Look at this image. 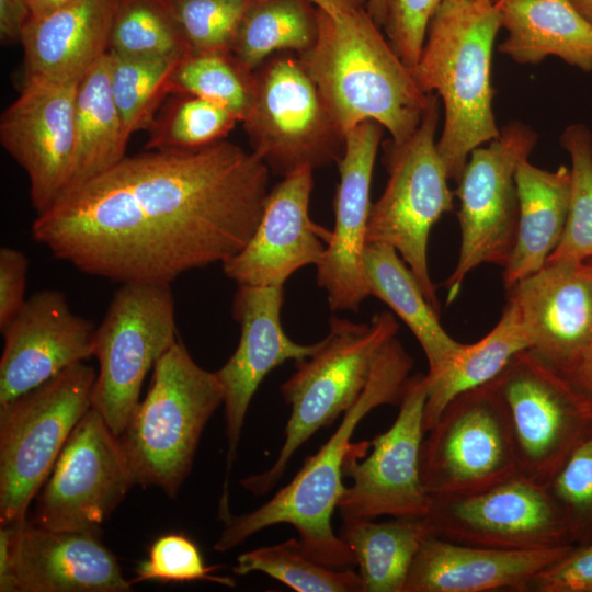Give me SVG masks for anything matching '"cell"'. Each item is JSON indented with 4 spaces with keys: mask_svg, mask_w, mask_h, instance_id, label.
I'll use <instances>...</instances> for the list:
<instances>
[{
    "mask_svg": "<svg viewBox=\"0 0 592 592\" xmlns=\"http://www.w3.org/2000/svg\"><path fill=\"white\" fill-rule=\"evenodd\" d=\"M269 175L254 152L226 140L126 156L36 215L32 237L82 273L171 285L248 243Z\"/></svg>",
    "mask_w": 592,
    "mask_h": 592,
    "instance_id": "1",
    "label": "cell"
},
{
    "mask_svg": "<svg viewBox=\"0 0 592 592\" xmlns=\"http://www.w3.org/2000/svg\"><path fill=\"white\" fill-rule=\"evenodd\" d=\"M412 367V357L396 335L387 340L357 400L293 480L250 513L231 515L229 510L219 513L225 526L214 549L225 553L265 527L286 523L297 530L303 550L314 560L338 569L355 566L353 551L331 525L332 513L345 490L343 464L361 420L379 406L400 403Z\"/></svg>",
    "mask_w": 592,
    "mask_h": 592,
    "instance_id": "2",
    "label": "cell"
},
{
    "mask_svg": "<svg viewBox=\"0 0 592 592\" xmlns=\"http://www.w3.org/2000/svg\"><path fill=\"white\" fill-rule=\"evenodd\" d=\"M318 20L314 45L296 55L343 134L374 121L396 143L411 136L421 122L428 94L366 9L341 16L319 9Z\"/></svg>",
    "mask_w": 592,
    "mask_h": 592,
    "instance_id": "3",
    "label": "cell"
},
{
    "mask_svg": "<svg viewBox=\"0 0 592 592\" xmlns=\"http://www.w3.org/2000/svg\"><path fill=\"white\" fill-rule=\"evenodd\" d=\"M501 18L493 0H448L434 12L411 73L443 104L436 140L448 179L459 180L470 152L499 136L492 101L493 44Z\"/></svg>",
    "mask_w": 592,
    "mask_h": 592,
    "instance_id": "4",
    "label": "cell"
},
{
    "mask_svg": "<svg viewBox=\"0 0 592 592\" xmlns=\"http://www.w3.org/2000/svg\"><path fill=\"white\" fill-rule=\"evenodd\" d=\"M223 402L216 372L197 365L177 341L155 363L148 392L118 436L135 483L174 497L191 470L205 425Z\"/></svg>",
    "mask_w": 592,
    "mask_h": 592,
    "instance_id": "5",
    "label": "cell"
},
{
    "mask_svg": "<svg viewBox=\"0 0 592 592\" xmlns=\"http://www.w3.org/2000/svg\"><path fill=\"white\" fill-rule=\"evenodd\" d=\"M398 328L396 318L388 311L375 314L369 322L331 316L329 332L321 339L319 349L297 361L295 372L281 386L292 410L277 458L267 470L241 480L244 489L263 496L275 487L294 453L357 400L375 357Z\"/></svg>",
    "mask_w": 592,
    "mask_h": 592,
    "instance_id": "6",
    "label": "cell"
},
{
    "mask_svg": "<svg viewBox=\"0 0 592 592\" xmlns=\"http://www.w3.org/2000/svg\"><path fill=\"white\" fill-rule=\"evenodd\" d=\"M440 107V98L428 94L424 113L413 134L400 143L390 138L384 143L388 181L371 206L366 227V243L395 248L437 312L440 303L428 262L429 237L442 215L453 209L455 195L436 147Z\"/></svg>",
    "mask_w": 592,
    "mask_h": 592,
    "instance_id": "7",
    "label": "cell"
},
{
    "mask_svg": "<svg viewBox=\"0 0 592 592\" xmlns=\"http://www.w3.org/2000/svg\"><path fill=\"white\" fill-rule=\"evenodd\" d=\"M95 371L73 364L0 405V522L20 525L71 431L91 408Z\"/></svg>",
    "mask_w": 592,
    "mask_h": 592,
    "instance_id": "8",
    "label": "cell"
},
{
    "mask_svg": "<svg viewBox=\"0 0 592 592\" xmlns=\"http://www.w3.org/2000/svg\"><path fill=\"white\" fill-rule=\"evenodd\" d=\"M253 103L242 122L252 152L285 177L309 166L337 163L345 135L294 53L270 57L255 71Z\"/></svg>",
    "mask_w": 592,
    "mask_h": 592,
    "instance_id": "9",
    "label": "cell"
},
{
    "mask_svg": "<svg viewBox=\"0 0 592 592\" xmlns=\"http://www.w3.org/2000/svg\"><path fill=\"white\" fill-rule=\"evenodd\" d=\"M177 341L170 285L122 284L95 329L99 374L91 395V408L117 437L139 402L149 368Z\"/></svg>",
    "mask_w": 592,
    "mask_h": 592,
    "instance_id": "10",
    "label": "cell"
},
{
    "mask_svg": "<svg viewBox=\"0 0 592 592\" xmlns=\"http://www.w3.org/2000/svg\"><path fill=\"white\" fill-rule=\"evenodd\" d=\"M493 383L508 410L517 475L545 486L592 433V398L530 350Z\"/></svg>",
    "mask_w": 592,
    "mask_h": 592,
    "instance_id": "11",
    "label": "cell"
},
{
    "mask_svg": "<svg viewBox=\"0 0 592 592\" xmlns=\"http://www.w3.org/2000/svg\"><path fill=\"white\" fill-rule=\"evenodd\" d=\"M428 432L420 469L430 497L476 493L517 476L511 423L493 379L452 399Z\"/></svg>",
    "mask_w": 592,
    "mask_h": 592,
    "instance_id": "12",
    "label": "cell"
},
{
    "mask_svg": "<svg viewBox=\"0 0 592 592\" xmlns=\"http://www.w3.org/2000/svg\"><path fill=\"white\" fill-rule=\"evenodd\" d=\"M538 140L530 125L510 121L498 137L475 148L457 181L460 249L445 285L455 300L466 276L483 263L505 265L516 235L519 198L515 173Z\"/></svg>",
    "mask_w": 592,
    "mask_h": 592,
    "instance_id": "13",
    "label": "cell"
},
{
    "mask_svg": "<svg viewBox=\"0 0 592 592\" xmlns=\"http://www.w3.org/2000/svg\"><path fill=\"white\" fill-rule=\"evenodd\" d=\"M429 391L426 375L409 378L392 425L372 441V453L362 462L358 452L369 444H353L343 464L352 479L338 508L343 520L378 516L424 517L431 506L420 469L423 415Z\"/></svg>",
    "mask_w": 592,
    "mask_h": 592,
    "instance_id": "14",
    "label": "cell"
},
{
    "mask_svg": "<svg viewBox=\"0 0 592 592\" xmlns=\"http://www.w3.org/2000/svg\"><path fill=\"white\" fill-rule=\"evenodd\" d=\"M135 480L118 437L90 408L66 441L44 482L34 524L98 534Z\"/></svg>",
    "mask_w": 592,
    "mask_h": 592,
    "instance_id": "15",
    "label": "cell"
},
{
    "mask_svg": "<svg viewBox=\"0 0 592 592\" xmlns=\"http://www.w3.org/2000/svg\"><path fill=\"white\" fill-rule=\"evenodd\" d=\"M431 499L430 533L449 542L501 550L573 546L545 486L519 475L476 493Z\"/></svg>",
    "mask_w": 592,
    "mask_h": 592,
    "instance_id": "16",
    "label": "cell"
},
{
    "mask_svg": "<svg viewBox=\"0 0 592 592\" xmlns=\"http://www.w3.org/2000/svg\"><path fill=\"white\" fill-rule=\"evenodd\" d=\"M78 83L24 77L18 98L0 117L1 146L25 171L36 215L69 185Z\"/></svg>",
    "mask_w": 592,
    "mask_h": 592,
    "instance_id": "17",
    "label": "cell"
},
{
    "mask_svg": "<svg viewBox=\"0 0 592 592\" xmlns=\"http://www.w3.org/2000/svg\"><path fill=\"white\" fill-rule=\"evenodd\" d=\"M384 127L365 121L345 134L337 162L334 228L317 266V284L327 292L331 310L358 311L371 295L364 266L366 227L371 212V183Z\"/></svg>",
    "mask_w": 592,
    "mask_h": 592,
    "instance_id": "18",
    "label": "cell"
},
{
    "mask_svg": "<svg viewBox=\"0 0 592 592\" xmlns=\"http://www.w3.org/2000/svg\"><path fill=\"white\" fill-rule=\"evenodd\" d=\"M95 329L71 310L62 292L34 293L1 330L0 405L93 356Z\"/></svg>",
    "mask_w": 592,
    "mask_h": 592,
    "instance_id": "19",
    "label": "cell"
},
{
    "mask_svg": "<svg viewBox=\"0 0 592 592\" xmlns=\"http://www.w3.org/2000/svg\"><path fill=\"white\" fill-rule=\"evenodd\" d=\"M284 286L238 285L232 299V317L240 326L238 346L216 371L224 389L227 475L236 458L246 414L264 377L288 360L312 355L321 340L312 344L294 342L284 332L281 309Z\"/></svg>",
    "mask_w": 592,
    "mask_h": 592,
    "instance_id": "20",
    "label": "cell"
},
{
    "mask_svg": "<svg viewBox=\"0 0 592 592\" xmlns=\"http://www.w3.org/2000/svg\"><path fill=\"white\" fill-rule=\"evenodd\" d=\"M314 169L300 167L269 191L260 223L248 243L224 262L238 285L278 286L299 269L321 260L330 232L309 216Z\"/></svg>",
    "mask_w": 592,
    "mask_h": 592,
    "instance_id": "21",
    "label": "cell"
},
{
    "mask_svg": "<svg viewBox=\"0 0 592 592\" xmlns=\"http://www.w3.org/2000/svg\"><path fill=\"white\" fill-rule=\"evenodd\" d=\"M528 350L568 376L592 341V281L582 261H547L508 289Z\"/></svg>",
    "mask_w": 592,
    "mask_h": 592,
    "instance_id": "22",
    "label": "cell"
},
{
    "mask_svg": "<svg viewBox=\"0 0 592 592\" xmlns=\"http://www.w3.org/2000/svg\"><path fill=\"white\" fill-rule=\"evenodd\" d=\"M12 572L20 592H128L114 555L98 534L15 526Z\"/></svg>",
    "mask_w": 592,
    "mask_h": 592,
    "instance_id": "23",
    "label": "cell"
},
{
    "mask_svg": "<svg viewBox=\"0 0 592 592\" xmlns=\"http://www.w3.org/2000/svg\"><path fill=\"white\" fill-rule=\"evenodd\" d=\"M573 547L501 550L429 534L417 551L403 592H530L535 578Z\"/></svg>",
    "mask_w": 592,
    "mask_h": 592,
    "instance_id": "24",
    "label": "cell"
},
{
    "mask_svg": "<svg viewBox=\"0 0 592 592\" xmlns=\"http://www.w3.org/2000/svg\"><path fill=\"white\" fill-rule=\"evenodd\" d=\"M115 0H77L30 19L21 44L24 77L79 82L110 48Z\"/></svg>",
    "mask_w": 592,
    "mask_h": 592,
    "instance_id": "25",
    "label": "cell"
},
{
    "mask_svg": "<svg viewBox=\"0 0 592 592\" xmlns=\"http://www.w3.org/2000/svg\"><path fill=\"white\" fill-rule=\"evenodd\" d=\"M519 218L515 241L504 265L506 289L539 271L559 244L569 213L570 168L545 170L521 161L515 173Z\"/></svg>",
    "mask_w": 592,
    "mask_h": 592,
    "instance_id": "26",
    "label": "cell"
},
{
    "mask_svg": "<svg viewBox=\"0 0 592 592\" xmlns=\"http://www.w3.org/2000/svg\"><path fill=\"white\" fill-rule=\"evenodd\" d=\"M508 33L499 52L521 65H538L549 56L584 72L592 71V25L570 0H501L496 2Z\"/></svg>",
    "mask_w": 592,
    "mask_h": 592,
    "instance_id": "27",
    "label": "cell"
},
{
    "mask_svg": "<svg viewBox=\"0 0 592 592\" xmlns=\"http://www.w3.org/2000/svg\"><path fill=\"white\" fill-rule=\"evenodd\" d=\"M364 266L371 295L384 301L407 325L420 343L429 376L440 373L462 349L442 327L415 275L386 243H366Z\"/></svg>",
    "mask_w": 592,
    "mask_h": 592,
    "instance_id": "28",
    "label": "cell"
},
{
    "mask_svg": "<svg viewBox=\"0 0 592 592\" xmlns=\"http://www.w3.org/2000/svg\"><path fill=\"white\" fill-rule=\"evenodd\" d=\"M129 138L112 94L107 53L77 86L75 155L67 190L103 173L124 159Z\"/></svg>",
    "mask_w": 592,
    "mask_h": 592,
    "instance_id": "29",
    "label": "cell"
},
{
    "mask_svg": "<svg viewBox=\"0 0 592 592\" xmlns=\"http://www.w3.org/2000/svg\"><path fill=\"white\" fill-rule=\"evenodd\" d=\"M528 341L515 306L508 300L497 325L479 341L464 344L436 375L428 376L423 428L428 432L459 394L494 379Z\"/></svg>",
    "mask_w": 592,
    "mask_h": 592,
    "instance_id": "30",
    "label": "cell"
},
{
    "mask_svg": "<svg viewBox=\"0 0 592 592\" xmlns=\"http://www.w3.org/2000/svg\"><path fill=\"white\" fill-rule=\"evenodd\" d=\"M429 534L425 516L388 522L348 519L340 537L354 554L364 592H403L417 551Z\"/></svg>",
    "mask_w": 592,
    "mask_h": 592,
    "instance_id": "31",
    "label": "cell"
},
{
    "mask_svg": "<svg viewBox=\"0 0 592 592\" xmlns=\"http://www.w3.org/2000/svg\"><path fill=\"white\" fill-rule=\"evenodd\" d=\"M318 15L319 9L309 0H253L230 52L250 71L276 54H301L317 38Z\"/></svg>",
    "mask_w": 592,
    "mask_h": 592,
    "instance_id": "32",
    "label": "cell"
},
{
    "mask_svg": "<svg viewBox=\"0 0 592 592\" xmlns=\"http://www.w3.org/2000/svg\"><path fill=\"white\" fill-rule=\"evenodd\" d=\"M109 50L180 59L192 53L171 0H115Z\"/></svg>",
    "mask_w": 592,
    "mask_h": 592,
    "instance_id": "33",
    "label": "cell"
},
{
    "mask_svg": "<svg viewBox=\"0 0 592 592\" xmlns=\"http://www.w3.org/2000/svg\"><path fill=\"white\" fill-rule=\"evenodd\" d=\"M112 94L124 126L134 133L150 129L162 102L173 93L180 58H144L109 50Z\"/></svg>",
    "mask_w": 592,
    "mask_h": 592,
    "instance_id": "34",
    "label": "cell"
},
{
    "mask_svg": "<svg viewBox=\"0 0 592 592\" xmlns=\"http://www.w3.org/2000/svg\"><path fill=\"white\" fill-rule=\"evenodd\" d=\"M173 93H186L209 101L243 122L253 103L255 75L231 52L191 53L173 75Z\"/></svg>",
    "mask_w": 592,
    "mask_h": 592,
    "instance_id": "35",
    "label": "cell"
},
{
    "mask_svg": "<svg viewBox=\"0 0 592 592\" xmlns=\"http://www.w3.org/2000/svg\"><path fill=\"white\" fill-rule=\"evenodd\" d=\"M232 570L237 574L263 572L297 592H364L358 572L314 560L296 538L243 553Z\"/></svg>",
    "mask_w": 592,
    "mask_h": 592,
    "instance_id": "36",
    "label": "cell"
},
{
    "mask_svg": "<svg viewBox=\"0 0 592 592\" xmlns=\"http://www.w3.org/2000/svg\"><path fill=\"white\" fill-rule=\"evenodd\" d=\"M173 94L149 129L147 150L204 148L224 140L238 123L231 113L209 101L186 93Z\"/></svg>",
    "mask_w": 592,
    "mask_h": 592,
    "instance_id": "37",
    "label": "cell"
},
{
    "mask_svg": "<svg viewBox=\"0 0 592 592\" xmlns=\"http://www.w3.org/2000/svg\"><path fill=\"white\" fill-rule=\"evenodd\" d=\"M559 143L571 160L570 205L561 240L547 261H583L592 257V133L574 123Z\"/></svg>",
    "mask_w": 592,
    "mask_h": 592,
    "instance_id": "38",
    "label": "cell"
},
{
    "mask_svg": "<svg viewBox=\"0 0 592 592\" xmlns=\"http://www.w3.org/2000/svg\"><path fill=\"white\" fill-rule=\"evenodd\" d=\"M573 546L592 543V433L545 485Z\"/></svg>",
    "mask_w": 592,
    "mask_h": 592,
    "instance_id": "39",
    "label": "cell"
},
{
    "mask_svg": "<svg viewBox=\"0 0 592 592\" xmlns=\"http://www.w3.org/2000/svg\"><path fill=\"white\" fill-rule=\"evenodd\" d=\"M253 0H171L192 53L230 52Z\"/></svg>",
    "mask_w": 592,
    "mask_h": 592,
    "instance_id": "40",
    "label": "cell"
},
{
    "mask_svg": "<svg viewBox=\"0 0 592 592\" xmlns=\"http://www.w3.org/2000/svg\"><path fill=\"white\" fill-rule=\"evenodd\" d=\"M214 567L204 565L197 546L186 536L168 534L150 546L148 558L138 563L132 584L144 581L184 582L212 581L228 587L235 582L228 577L213 576Z\"/></svg>",
    "mask_w": 592,
    "mask_h": 592,
    "instance_id": "41",
    "label": "cell"
},
{
    "mask_svg": "<svg viewBox=\"0 0 592 592\" xmlns=\"http://www.w3.org/2000/svg\"><path fill=\"white\" fill-rule=\"evenodd\" d=\"M448 0H388L385 35L407 67L420 57L429 23L436 9Z\"/></svg>",
    "mask_w": 592,
    "mask_h": 592,
    "instance_id": "42",
    "label": "cell"
},
{
    "mask_svg": "<svg viewBox=\"0 0 592 592\" xmlns=\"http://www.w3.org/2000/svg\"><path fill=\"white\" fill-rule=\"evenodd\" d=\"M530 592H592V543L573 547L542 571Z\"/></svg>",
    "mask_w": 592,
    "mask_h": 592,
    "instance_id": "43",
    "label": "cell"
},
{
    "mask_svg": "<svg viewBox=\"0 0 592 592\" xmlns=\"http://www.w3.org/2000/svg\"><path fill=\"white\" fill-rule=\"evenodd\" d=\"M27 267L24 252L11 247L0 249V330L13 320L26 300Z\"/></svg>",
    "mask_w": 592,
    "mask_h": 592,
    "instance_id": "44",
    "label": "cell"
},
{
    "mask_svg": "<svg viewBox=\"0 0 592 592\" xmlns=\"http://www.w3.org/2000/svg\"><path fill=\"white\" fill-rule=\"evenodd\" d=\"M31 19L27 0H0V38L3 43L21 41Z\"/></svg>",
    "mask_w": 592,
    "mask_h": 592,
    "instance_id": "45",
    "label": "cell"
},
{
    "mask_svg": "<svg viewBox=\"0 0 592 592\" xmlns=\"http://www.w3.org/2000/svg\"><path fill=\"white\" fill-rule=\"evenodd\" d=\"M16 525H1L0 527V591L18 592L13 578L12 544Z\"/></svg>",
    "mask_w": 592,
    "mask_h": 592,
    "instance_id": "46",
    "label": "cell"
},
{
    "mask_svg": "<svg viewBox=\"0 0 592 592\" xmlns=\"http://www.w3.org/2000/svg\"><path fill=\"white\" fill-rule=\"evenodd\" d=\"M567 377L592 398V341Z\"/></svg>",
    "mask_w": 592,
    "mask_h": 592,
    "instance_id": "47",
    "label": "cell"
},
{
    "mask_svg": "<svg viewBox=\"0 0 592 592\" xmlns=\"http://www.w3.org/2000/svg\"><path fill=\"white\" fill-rule=\"evenodd\" d=\"M332 16H341L353 10L365 8L367 0H309Z\"/></svg>",
    "mask_w": 592,
    "mask_h": 592,
    "instance_id": "48",
    "label": "cell"
},
{
    "mask_svg": "<svg viewBox=\"0 0 592 592\" xmlns=\"http://www.w3.org/2000/svg\"><path fill=\"white\" fill-rule=\"evenodd\" d=\"M77 0H27L31 10V19L47 15Z\"/></svg>",
    "mask_w": 592,
    "mask_h": 592,
    "instance_id": "49",
    "label": "cell"
},
{
    "mask_svg": "<svg viewBox=\"0 0 592 592\" xmlns=\"http://www.w3.org/2000/svg\"><path fill=\"white\" fill-rule=\"evenodd\" d=\"M388 0H367L365 9L374 22L383 27L387 15Z\"/></svg>",
    "mask_w": 592,
    "mask_h": 592,
    "instance_id": "50",
    "label": "cell"
},
{
    "mask_svg": "<svg viewBox=\"0 0 592 592\" xmlns=\"http://www.w3.org/2000/svg\"><path fill=\"white\" fill-rule=\"evenodd\" d=\"M577 11L592 25V0H570Z\"/></svg>",
    "mask_w": 592,
    "mask_h": 592,
    "instance_id": "51",
    "label": "cell"
},
{
    "mask_svg": "<svg viewBox=\"0 0 592 592\" xmlns=\"http://www.w3.org/2000/svg\"><path fill=\"white\" fill-rule=\"evenodd\" d=\"M582 262H583L584 267H585V270H587V272H588V274H589V276H590V278L592 281V257L587 258Z\"/></svg>",
    "mask_w": 592,
    "mask_h": 592,
    "instance_id": "52",
    "label": "cell"
},
{
    "mask_svg": "<svg viewBox=\"0 0 592 592\" xmlns=\"http://www.w3.org/2000/svg\"><path fill=\"white\" fill-rule=\"evenodd\" d=\"M494 2L501 1V0H493Z\"/></svg>",
    "mask_w": 592,
    "mask_h": 592,
    "instance_id": "53",
    "label": "cell"
}]
</instances>
